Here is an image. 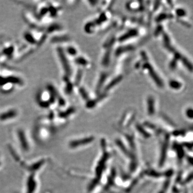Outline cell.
Returning <instances> with one entry per match:
<instances>
[{"mask_svg":"<svg viewBox=\"0 0 193 193\" xmlns=\"http://www.w3.org/2000/svg\"><path fill=\"white\" fill-rule=\"evenodd\" d=\"M116 143L117 145L119 146V148L121 149V150H122V151L123 152V153H125L126 155H127L128 156H129L131 157H133V155L131 154L128 151L127 149L126 148V147L124 146L123 144L122 143V142L121 141L118 140H116Z\"/></svg>","mask_w":193,"mask_h":193,"instance_id":"cell-10","label":"cell"},{"mask_svg":"<svg viewBox=\"0 0 193 193\" xmlns=\"http://www.w3.org/2000/svg\"><path fill=\"white\" fill-rule=\"evenodd\" d=\"M59 54L60 57L62 61V63L64 67V68L65 69V71L69 75L71 74V69L69 66V64L68 63V62L67 61V59L65 57V55L63 53V52L61 48H60L59 50Z\"/></svg>","mask_w":193,"mask_h":193,"instance_id":"cell-5","label":"cell"},{"mask_svg":"<svg viewBox=\"0 0 193 193\" xmlns=\"http://www.w3.org/2000/svg\"><path fill=\"white\" fill-rule=\"evenodd\" d=\"M94 140L93 137H89L88 138H84L83 139L80 140H76L74 141H72L70 143V146L71 148H76L79 146H82L89 144L90 143L92 142V141Z\"/></svg>","mask_w":193,"mask_h":193,"instance_id":"cell-4","label":"cell"},{"mask_svg":"<svg viewBox=\"0 0 193 193\" xmlns=\"http://www.w3.org/2000/svg\"><path fill=\"white\" fill-rule=\"evenodd\" d=\"M179 83L178 82H175V81H171L170 82V86H171L173 88H176L177 89L178 87H179Z\"/></svg>","mask_w":193,"mask_h":193,"instance_id":"cell-25","label":"cell"},{"mask_svg":"<svg viewBox=\"0 0 193 193\" xmlns=\"http://www.w3.org/2000/svg\"><path fill=\"white\" fill-rule=\"evenodd\" d=\"M169 136L167 135L165 137V141L164 142L161 152V159L159 161V166H162L164 164V162L166 157L167 150L168 148V145L169 142Z\"/></svg>","mask_w":193,"mask_h":193,"instance_id":"cell-3","label":"cell"},{"mask_svg":"<svg viewBox=\"0 0 193 193\" xmlns=\"http://www.w3.org/2000/svg\"><path fill=\"white\" fill-rule=\"evenodd\" d=\"M137 129L138 131L143 136L146 138H149V137L150 136V135L146 131L144 130V129L143 128L142 126H141L140 125H136Z\"/></svg>","mask_w":193,"mask_h":193,"instance_id":"cell-12","label":"cell"},{"mask_svg":"<svg viewBox=\"0 0 193 193\" xmlns=\"http://www.w3.org/2000/svg\"><path fill=\"white\" fill-rule=\"evenodd\" d=\"M75 61L78 64H80V65H86L88 64V62L86 60L84 59L83 57H81L76 58L75 59Z\"/></svg>","mask_w":193,"mask_h":193,"instance_id":"cell-17","label":"cell"},{"mask_svg":"<svg viewBox=\"0 0 193 193\" xmlns=\"http://www.w3.org/2000/svg\"><path fill=\"white\" fill-rule=\"evenodd\" d=\"M143 68L146 69H148L149 74L151 76L152 78L154 80L156 84L159 87H163V83L162 80H161V78L158 76V75L156 74V71H154V69L152 68L151 65H150L148 63H146L143 66Z\"/></svg>","mask_w":193,"mask_h":193,"instance_id":"cell-1","label":"cell"},{"mask_svg":"<svg viewBox=\"0 0 193 193\" xmlns=\"http://www.w3.org/2000/svg\"><path fill=\"white\" fill-rule=\"evenodd\" d=\"M148 110L150 115L154 114V98L152 97H149L148 99Z\"/></svg>","mask_w":193,"mask_h":193,"instance_id":"cell-7","label":"cell"},{"mask_svg":"<svg viewBox=\"0 0 193 193\" xmlns=\"http://www.w3.org/2000/svg\"><path fill=\"white\" fill-rule=\"evenodd\" d=\"M137 33H138V32H137V31L136 30H134H134H130L129 31L126 33L125 34H123L121 37H120L119 40L121 41V42L125 41V40H127L130 38L136 36Z\"/></svg>","mask_w":193,"mask_h":193,"instance_id":"cell-6","label":"cell"},{"mask_svg":"<svg viewBox=\"0 0 193 193\" xmlns=\"http://www.w3.org/2000/svg\"><path fill=\"white\" fill-rule=\"evenodd\" d=\"M146 173L147 175L151 176H153V177H155V178H159V177L161 176V175H162V174L160 173L154 171H152V170L146 171Z\"/></svg>","mask_w":193,"mask_h":193,"instance_id":"cell-14","label":"cell"},{"mask_svg":"<svg viewBox=\"0 0 193 193\" xmlns=\"http://www.w3.org/2000/svg\"><path fill=\"white\" fill-rule=\"evenodd\" d=\"M82 74H83V71L82 70H79L77 72V76L75 79V84L76 85H78L80 83L81 78L82 77Z\"/></svg>","mask_w":193,"mask_h":193,"instance_id":"cell-16","label":"cell"},{"mask_svg":"<svg viewBox=\"0 0 193 193\" xmlns=\"http://www.w3.org/2000/svg\"><path fill=\"white\" fill-rule=\"evenodd\" d=\"M80 95L82 96V97L84 98V99L85 100H88L89 99V96H88V95L87 93V92H86L85 90L81 88L80 89Z\"/></svg>","mask_w":193,"mask_h":193,"instance_id":"cell-18","label":"cell"},{"mask_svg":"<svg viewBox=\"0 0 193 193\" xmlns=\"http://www.w3.org/2000/svg\"><path fill=\"white\" fill-rule=\"evenodd\" d=\"M110 51L109 50L105 54L104 59L103 60V64L105 66L108 65V63L110 62Z\"/></svg>","mask_w":193,"mask_h":193,"instance_id":"cell-13","label":"cell"},{"mask_svg":"<svg viewBox=\"0 0 193 193\" xmlns=\"http://www.w3.org/2000/svg\"><path fill=\"white\" fill-rule=\"evenodd\" d=\"M184 193H187V192H185Z\"/></svg>","mask_w":193,"mask_h":193,"instance_id":"cell-32","label":"cell"},{"mask_svg":"<svg viewBox=\"0 0 193 193\" xmlns=\"http://www.w3.org/2000/svg\"><path fill=\"white\" fill-rule=\"evenodd\" d=\"M141 54H142V58L144 60H146L147 59V57H146V54L144 52H142V53H141Z\"/></svg>","mask_w":193,"mask_h":193,"instance_id":"cell-29","label":"cell"},{"mask_svg":"<svg viewBox=\"0 0 193 193\" xmlns=\"http://www.w3.org/2000/svg\"><path fill=\"white\" fill-rule=\"evenodd\" d=\"M106 20V16L105 14H103L102 15H100L99 18H98V19H97L95 23L97 24H100L101 23Z\"/></svg>","mask_w":193,"mask_h":193,"instance_id":"cell-20","label":"cell"},{"mask_svg":"<svg viewBox=\"0 0 193 193\" xmlns=\"http://www.w3.org/2000/svg\"><path fill=\"white\" fill-rule=\"evenodd\" d=\"M109 156H110L109 154L106 152V153L104 154L103 156L101 158V159L99 161L98 166H97V168L95 169L97 178L99 179L101 178L102 173H103V171L105 166V164H106V161L108 160Z\"/></svg>","mask_w":193,"mask_h":193,"instance_id":"cell-2","label":"cell"},{"mask_svg":"<svg viewBox=\"0 0 193 193\" xmlns=\"http://www.w3.org/2000/svg\"><path fill=\"white\" fill-rule=\"evenodd\" d=\"M106 74H102L101 76L100 77V79L98 82V84H97V89L96 90L97 92H99L100 91V90L101 89L102 86L104 84V82L105 81V80L106 78Z\"/></svg>","mask_w":193,"mask_h":193,"instance_id":"cell-11","label":"cell"},{"mask_svg":"<svg viewBox=\"0 0 193 193\" xmlns=\"http://www.w3.org/2000/svg\"><path fill=\"white\" fill-rule=\"evenodd\" d=\"M186 114H187V116L188 117H189V118L193 119V110H192V109H188V110H187Z\"/></svg>","mask_w":193,"mask_h":193,"instance_id":"cell-24","label":"cell"},{"mask_svg":"<svg viewBox=\"0 0 193 193\" xmlns=\"http://www.w3.org/2000/svg\"><path fill=\"white\" fill-rule=\"evenodd\" d=\"M193 179V174H192L191 175L188 177V178H187V179H186V181H185V182L186 183H188V182H190L192 179Z\"/></svg>","mask_w":193,"mask_h":193,"instance_id":"cell-27","label":"cell"},{"mask_svg":"<svg viewBox=\"0 0 193 193\" xmlns=\"http://www.w3.org/2000/svg\"><path fill=\"white\" fill-rule=\"evenodd\" d=\"M166 47H167L169 48V46H166ZM169 48H170V49H171V50H172V47H169Z\"/></svg>","mask_w":193,"mask_h":193,"instance_id":"cell-31","label":"cell"},{"mask_svg":"<svg viewBox=\"0 0 193 193\" xmlns=\"http://www.w3.org/2000/svg\"><path fill=\"white\" fill-rule=\"evenodd\" d=\"M127 139H128V141H129V142L130 144H131V146L132 148H134V142H133L134 141L133 140V138L131 137L128 136L127 137Z\"/></svg>","mask_w":193,"mask_h":193,"instance_id":"cell-26","label":"cell"},{"mask_svg":"<svg viewBox=\"0 0 193 193\" xmlns=\"http://www.w3.org/2000/svg\"><path fill=\"white\" fill-rule=\"evenodd\" d=\"M134 49V47L132 46H126L123 47H120L117 49L116 51V55H119L120 54L123 53L128 51H132Z\"/></svg>","mask_w":193,"mask_h":193,"instance_id":"cell-9","label":"cell"},{"mask_svg":"<svg viewBox=\"0 0 193 193\" xmlns=\"http://www.w3.org/2000/svg\"><path fill=\"white\" fill-rule=\"evenodd\" d=\"M189 161L190 162V163L192 164L193 165V158H189Z\"/></svg>","mask_w":193,"mask_h":193,"instance_id":"cell-30","label":"cell"},{"mask_svg":"<svg viewBox=\"0 0 193 193\" xmlns=\"http://www.w3.org/2000/svg\"><path fill=\"white\" fill-rule=\"evenodd\" d=\"M122 76H119L118 77H116L115 78H114L113 80H112L110 83L108 84V85L106 86L105 90L106 91H108L111 88H113L114 86L116 85L117 84L119 83V82L122 80Z\"/></svg>","mask_w":193,"mask_h":193,"instance_id":"cell-8","label":"cell"},{"mask_svg":"<svg viewBox=\"0 0 193 193\" xmlns=\"http://www.w3.org/2000/svg\"><path fill=\"white\" fill-rule=\"evenodd\" d=\"M74 111V109L73 108H71L69 109L68 110H67L66 112H65V113H62V116H68V115L70 114L71 113H73Z\"/></svg>","mask_w":193,"mask_h":193,"instance_id":"cell-22","label":"cell"},{"mask_svg":"<svg viewBox=\"0 0 193 193\" xmlns=\"http://www.w3.org/2000/svg\"><path fill=\"white\" fill-rule=\"evenodd\" d=\"M101 143L102 147H103V148L105 149V148L106 147V142H105V141L103 139V140H101Z\"/></svg>","mask_w":193,"mask_h":193,"instance_id":"cell-28","label":"cell"},{"mask_svg":"<svg viewBox=\"0 0 193 193\" xmlns=\"http://www.w3.org/2000/svg\"><path fill=\"white\" fill-rule=\"evenodd\" d=\"M169 184H170V181L169 180H167L165 184H164V185L163 188L162 189V190H161V192H159V193H166V191L167 188L169 187Z\"/></svg>","mask_w":193,"mask_h":193,"instance_id":"cell-21","label":"cell"},{"mask_svg":"<svg viewBox=\"0 0 193 193\" xmlns=\"http://www.w3.org/2000/svg\"><path fill=\"white\" fill-rule=\"evenodd\" d=\"M98 102V100L97 99L95 100H90V101L88 102V103L86 104V107L89 108H91L93 107H95V105L97 104V103Z\"/></svg>","mask_w":193,"mask_h":193,"instance_id":"cell-19","label":"cell"},{"mask_svg":"<svg viewBox=\"0 0 193 193\" xmlns=\"http://www.w3.org/2000/svg\"><path fill=\"white\" fill-rule=\"evenodd\" d=\"M99 180H100V179L96 178L95 179H94L91 182V184H90L89 187V188H88V189H89V191H91V190L93 189V188L97 185L98 182H99Z\"/></svg>","mask_w":193,"mask_h":193,"instance_id":"cell-15","label":"cell"},{"mask_svg":"<svg viewBox=\"0 0 193 193\" xmlns=\"http://www.w3.org/2000/svg\"><path fill=\"white\" fill-rule=\"evenodd\" d=\"M68 52L71 55H75L77 53L76 50L74 48L71 47L68 48Z\"/></svg>","mask_w":193,"mask_h":193,"instance_id":"cell-23","label":"cell"}]
</instances>
